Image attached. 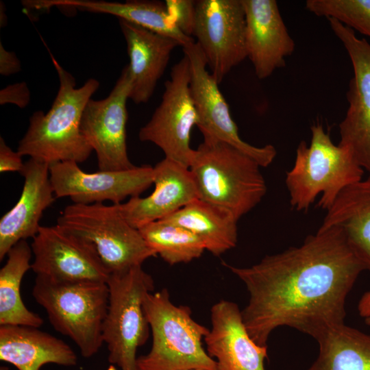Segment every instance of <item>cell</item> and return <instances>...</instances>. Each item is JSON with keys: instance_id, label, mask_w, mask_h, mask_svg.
<instances>
[{"instance_id": "cell-1", "label": "cell", "mask_w": 370, "mask_h": 370, "mask_svg": "<svg viewBox=\"0 0 370 370\" xmlns=\"http://www.w3.org/2000/svg\"><path fill=\"white\" fill-rule=\"evenodd\" d=\"M245 285L243 323L259 345L287 326L316 341L344 324L345 302L364 268L342 230L319 227L299 247L268 255L248 267L225 264Z\"/></svg>"}, {"instance_id": "cell-2", "label": "cell", "mask_w": 370, "mask_h": 370, "mask_svg": "<svg viewBox=\"0 0 370 370\" xmlns=\"http://www.w3.org/2000/svg\"><path fill=\"white\" fill-rule=\"evenodd\" d=\"M51 56L60 82L57 95L47 113L36 111L30 116L17 151L49 166L62 162L82 163L93 150L82 133L81 120L99 82L90 78L76 88L73 76Z\"/></svg>"}, {"instance_id": "cell-3", "label": "cell", "mask_w": 370, "mask_h": 370, "mask_svg": "<svg viewBox=\"0 0 370 370\" xmlns=\"http://www.w3.org/2000/svg\"><path fill=\"white\" fill-rule=\"evenodd\" d=\"M260 168L248 155L211 138L194 149L188 166L198 199L229 211L238 221L267 193Z\"/></svg>"}, {"instance_id": "cell-4", "label": "cell", "mask_w": 370, "mask_h": 370, "mask_svg": "<svg viewBox=\"0 0 370 370\" xmlns=\"http://www.w3.org/2000/svg\"><path fill=\"white\" fill-rule=\"evenodd\" d=\"M363 173L351 150L334 144L323 125L314 123L310 145L299 143L294 164L286 173L291 206L307 210L320 195L318 206L328 210L345 188L362 180Z\"/></svg>"}, {"instance_id": "cell-5", "label": "cell", "mask_w": 370, "mask_h": 370, "mask_svg": "<svg viewBox=\"0 0 370 370\" xmlns=\"http://www.w3.org/2000/svg\"><path fill=\"white\" fill-rule=\"evenodd\" d=\"M143 307L152 345L138 357V370H217L203 347L209 329L193 319L189 307L173 304L166 289L147 294Z\"/></svg>"}, {"instance_id": "cell-6", "label": "cell", "mask_w": 370, "mask_h": 370, "mask_svg": "<svg viewBox=\"0 0 370 370\" xmlns=\"http://www.w3.org/2000/svg\"><path fill=\"white\" fill-rule=\"evenodd\" d=\"M54 329L69 337L84 358L103 344L102 328L109 302L107 282H60L36 275L32 289Z\"/></svg>"}, {"instance_id": "cell-7", "label": "cell", "mask_w": 370, "mask_h": 370, "mask_svg": "<svg viewBox=\"0 0 370 370\" xmlns=\"http://www.w3.org/2000/svg\"><path fill=\"white\" fill-rule=\"evenodd\" d=\"M56 225L91 246L110 275L157 256L139 230L125 219L118 204H73L64 209Z\"/></svg>"}, {"instance_id": "cell-8", "label": "cell", "mask_w": 370, "mask_h": 370, "mask_svg": "<svg viewBox=\"0 0 370 370\" xmlns=\"http://www.w3.org/2000/svg\"><path fill=\"white\" fill-rule=\"evenodd\" d=\"M109 302L102 328L108 360L121 370H138L136 352L147 341L149 324L143 303L154 288L142 265L112 273L107 282Z\"/></svg>"}, {"instance_id": "cell-9", "label": "cell", "mask_w": 370, "mask_h": 370, "mask_svg": "<svg viewBox=\"0 0 370 370\" xmlns=\"http://www.w3.org/2000/svg\"><path fill=\"white\" fill-rule=\"evenodd\" d=\"M190 82V62L184 55L172 67L159 106L138 132L140 140L153 143L164 152V158L187 168L194 151L190 147L191 131L198 124Z\"/></svg>"}, {"instance_id": "cell-10", "label": "cell", "mask_w": 370, "mask_h": 370, "mask_svg": "<svg viewBox=\"0 0 370 370\" xmlns=\"http://www.w3.org/2000/svg\"><path fill=\"white\" fill-rule=\"evenodd\" d=\"M182 48L190 62V92L198 115L197 126L204 138L230 145L252 158L261 167L270 165L277 154L275 147L254 146L240 137L219 84L206 69L207 62L201 49L195 41Z\"/></svg>"}, {"instance_id": "cell-11", "label": "cell", "mask_w": 370, "mask_h": 370, "mask_svg": "<svg viewBox=\"0 0 370 370\" xmlns=\"http://www.w3.org/2000/svg\"><path fill=\"white\" fill-rule=\"evenodd\" d=\"M242 0H197L193 36L219 84L247 58Z\"/></svg>"}, {"instance_id": "cell-12", "label": "cell", "mask_w": 370, "mask_h": 370, "mask_svg": "<svg viewBox=\"0 0 370 370\" xmlns=\"http://www.w3.org/2000/svg\"><path fill=\"white\" fill-rule=\"evenodd\" d=\"M132 79L126 65L109 95L101 100L91 99L81 120L82 134L95 151L99 171H123L135 166L127 149V101Z\"/></svg>"}, {"instance_id": "cell-13", "label": "cell", "mask_w": 370, "mask_h": 370, "mask_svg": "<svg viewBox=\"0 0 370 370\" xmlns=\"http://www.w3.org/2000/svg\"><path fill=\"white\" fill-rule=\"evenodd\" d=\"M328 20L346 49L354 71L347 92L348 108L339 124L338 144L351 150L370 176V44L339 21Z\"/></svg>"}, {"instance_id": "cell-14", "label": "cell", "mask_w": 370, "mask_h": 370, "mask_svg": "<svg viewBox=\"0 0 370 370\" xmlns=\"http://www.w3.org/2000/svg\"><path fill=\"white\" fill-rule=\"evenodd\" d=\"M49 173L56 197H70L73 204H120L128 197L140 196L153 184V166L149 165L87 173L77 162H62L50 165Z\"/></svg>"}, {"instance_id": "cell-15", "label": "cell", "mask_w": 370, "mask_h": 370, "mask_svg": "<svg viewBox=\"0 0 370 370\" xmlns=\"http://www.w3.org/2000/svg\"><path fill=\"white\" fill-rule=\"evenodd\" d=\"M31 247L36 275L60 282H108L110 273L92 247L57 225L40 226Z\"/></svg>"}, {"instance_id": "cell-16", "label": "cell", "mask_w": 370, "mask_h": 370, "mask_svg": "<svg viewBox=\"0 0 370 370\" xmlns=\"http://www.w3.org/2000/svg\"><path fill=\"white\" fill-rule=\"evenodd\" d=\"M210 321L204 341L208 355L217 358V370H265L267 345L251 338L236 303L223 299L214 304Z\"/></svg>"}, {"instance_id": "cell-17", "label": "cell", "mask_w": 370, "mask_h": 370, "mask_svg": "<svg viewBox=\"0 0 370 370\" xmlns=\"http://www.w3.org/2000/svg\"><path fill=\"white\" fill-rule=\"evenodd\" d=\"M245 14L247 58L256 75L264 79L285 66V58L295 49L275 0H242Z\"/></svg>"}, {"instance_id": "cell-18", "label": "cell", "mask_w": 370, "mask_h": 370, "mask_svg": "<svg viewBox=\"0 0 370 370\" xmlns=\"http://www.w3.org/2000/svg\"><path fill=\"white\" fill-rule=\"evenodd\" d=\"M153 184L149 196L133 197L118 204L123 217L136 229L167 218L198 199L189 169L166 158L153 166Z\"/></svg>"}, {"instance_id": "cell-19", "label": "cell", "mask_w": 370, "mask_h": 370, "mask_svg": "<svg viewBox=\"0 0 370 370\" xmlns=\"http://www.w3.org/2000/svg\"><path fill=\"white\" fill-rule=\"evenodd\" d=\"M24 184L17 203L0 220V260L17 243L38 232L44 211L55 201L49 165L33 158L21 171Z\"/></svg>"}, {"instance_id": "cell-20", "label": "cell", "mask_w": 370, "mask_h": 370, "mask_svg": "<svg viewBox=\"0 0 370 370\" xmlns=\"http://www.w3.org/2000/svg\"><path fill=\"white\" fill-rule=\"evenodd\" d=\"M127 44L132 79L130 99L136 104L145 103L152 97L164 75L172 51L181 44L125 20L119 19Z\"/></svg>"}, {"instance_id": "cell-21", "label": "cell", "mask_w": 370, "mask_h": 370, "mask_svg": "<svg viewBox=\"0 0 370 370\" xmlns=\"http://www.w3.org/2000/svg\"><path fill=\"white\" fill-rule=\"evenodd\" d=\"M0 359L18 370H40L46 364L75 366L77 355L64 341L38 328L1 325Z\"/></svg>"}, {"instance_id": "cell-22", "label": "cell", "mask_w": 370, "mask_h": 370, "mask_svg": "<svg viewBox=\"0 0 370 370\" xmlns=\"http://www.w3.org/2000/svg\"><path fill=\"white\" fill-rule=\"evenodd\" d=\"M341 228L364 270L370 273V176L345 188L321 227Z\"/></svg>"}, {"instance_id": "cell-23", "label": "cell", "mask_w": 370, "mask_h": 370, "mask_svg": "<svg viewBox=\"0 0 370 370\" xmlns=\"http://www.w3.org/2000/svg\"><path fill=\"white\" fill-rule=\"evenodd\" d=\"M38 10L53 6L70 8L95 13L109 14L147 29L177 40L183 47L195 42L171 22L165 3L160 1L132 0L124 3L93 0H36Z\"/></svg>"}, {"instance_id": "cell-24", "label": "cell", "mask_w": 370, "mask_h": 370, "mask_svg": "<svg viewBox=\"0 0 370 370\" xmlns=\"http://www.w3.org/2000/svg\"><path fill=\"white\" fill-rule=\"evenodd\" d=\"M164 219L193 233L203 242L206 250L215 256L236 245L238 220L229 211L199 199Z\"/></svg>"}, {"instance_id": "cell-25", "label": "cell", "mask_w": 370, "mask_h": 370, "mask_svg": "<svg viewBox=\"0 0 370 370\" xmlns=\"http://www.w3.org/2000/svg\"><path fill=\"white\" fill-rule=\"evenodd\" d=\"M33 252L26 240L14 245L7 254L8 259L0 270V325L39 328L43 319L29 310L21 296V284L32 269Z\"/></svg>"}, {"instance_id": "cell-26", "label": "cell", "mask_w": 370, "mask_h": 370, "mask_svg": "<svg viewBox=\"0 0 370 370\" xmlns=\"http://www.w3.org/2000/svg\"><path fill=\"white\" fill-rule=\"evenodd\" d=\"M317 341L319 354L307 370H370V334L344 323Z\"/></svg>"}, {"instance_id": "cell-27", "label": "cell", "mask_w": 370, "mask_h": 370, "mask_svg": "<svg viewBox=\"0 0 370 370\" xmlns=\"http://www.w3.org/2000/svg\"><path fill=\"white\" fill-rule=\"evenodd\" d=\"M138 230L148 246L170 265L190 262L206 250L196 235L166 219L149 223Z\"/></svg>"}, {"instance_id": "cell-28", "label": "cell", "mask_w": 370, "mask_h": 370, "mask_svg": "<svg viewBox=\"0 0 370 370\" xmlns=\"http://www.w3.org/2000/svg\"><path fill=\"white\" fill-rule=\"evenodd\" d=\"M306 8L370 38V0H307Z\"/></svg>"}, {"instance_id": "cell-29", "label": "cell", "mask_w": 370, "mask_h": 370, "mask_svg": "<svg viewBox=\"0 0 370 370\" xmlns=\"http://www.w3.org/2000/svg\"><path fill=\"white\" fill-rule=\"evenodd\" d=\"M167 14L174 25L184 34L192 37L196 15V1L166 0Z\"/></svg>"}, {"instance_id": "cell-30", "label": "cell", "mask_w": 370, "mask_h": 370, "mask_svg": "<svg viewBox=\"0 0 370 370\" xmlns=\"http://www.w3.org/2000/svg\"><path fill=\"white\" fill-rule=\"evenodd\" d=\"M30 90L25 82L10 84L0 91V104L12 103L21 108H25L30 101Z\"/></svg>"}, {"instance_id": "cell-31", "label": "cell", "mask_w": 370, "mask_h": 370, "mask_svg": "<svg viewBox=\"0 0 370 370\" xmlns=\"http://www.w3.org/2000/svg\"><path fill=\"white\" fill-rule=\"evenodd\" d=\"M24 163L22 156L18 152L14 151L7 145L4 139L0 138V171L5 173L8 171H17L21 173L23 169Z\"/></svg>"}, {"instance_id": "cell-32", "label": "cell", "mask_w": 370, "mask_h": 370, "mask_svg": "<svg viewBox=\"0 0 370 370\" xmlns=\"http://www.w3.org/2000/svg\"><path fill=\"white\" fill-rule=\"evenodd\" d=\"M21 62L15 53L6 50L0 42V74L8 76L21 71Z\"/></svg>"}, {"instance_id": "cell-33", "label": "cell", "mask_w": 370, "mask_h": 370, "mask_svg": "<svg viewBox=\"0 0 370 370\" xmlns=\"http://www.w3.org/2000/svg\"><path fill=\"white\" fill-rule=\"evenodd\" d=\"M359 315L362 318L370 316V290L366 291L360 299L358 304Z\"/></svg>"}, {"instance_id": "cell-34", "label": "cell", "mask_w": 370, "mask_h": 370, "mask_svg": "<svg viewBox=\"0 0 370 370\" xmlns=\"http://www.w3.org/2000/svg\"><path fill=\"white\" fill-rule=\"evenodd\" d=\"M365 323L370 325V316L365 319Z\"/></svg>"}, {"instance_id": "cell-35", "label": "cell", "mask_w": 370, "mask_h": 370, "mask_svg": "<svg viewBox=\"0 0 370 370\" xmlns=\"http://www.w3.org/2000/svg\"><path fill=\"white\" fill-rule=\"evenodd\" d=\"M0 370H9V369L6 367H1Z\"/></svg>"}, {"instance_id": "cell-36", "label": "cell", "mask_w": 370, "mask_h": 370, "mask_svg": "<svg viewBox=\"0 0 370 370\" xmlns=\"http://www.w3.org/2000/svg\"><path fill=\"white\" fill-rule=\"evenodd\" d=\"M199 370H201V369H199Z\"/></svg>"}]
</instances>
